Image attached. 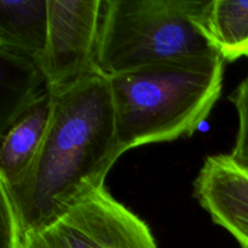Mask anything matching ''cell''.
Returning a JSON list of instances; mask_svg holds the SVG:
<instances>
[{"mask_svg":"<svg viewBox=\"0 0 248 248\" xmlns=\"http://www.w3.org/2000/svg\"><path fill=\"white\" fill-rule=\"evenodd\" d=\"M0 136H4L23 114L51 92L35 58L0 50Z\"/></svg>","mask_w":248,"mask_h":248,"instance_id":"obj_7","label":"cell"},{"mask_svg":"<svg viewBox=\"0 0 248 248\" xmlns=\"http://www.w3.org/2000/svg\"><path fill=\"white\" fill-rule=\"evenodd\" d=\"M52 98L50 126L34 161L16 183L0 184L2 248H18L106 188L109 171L124 154L108 78L96 72Z\"/></svg>","mask_w":248,"mask_h":248,"instance_id":"obj_1","label":"cell"},{"mask_svg":"<svg viewBox=\"0 0 248 248\" xmlns=\"http://www.w3.org/2000/svg\"><path fill=\"white\" fill-rule=\"evenodd\" d=\"M53 98L48 94L1 136L0 184L16 183L35 159L50 126Z\"/></svg>","mask_w":248,"mask_h":248,"instance_id":"obj_8","label":"cell"},{"mask_svg":"<svg viewBox=\"0 0 248 248\" xmlns=\"http://www.w3.org/2000/svg\"><path fill=\"white\" fill-rule=\"evenodd\" d=\"M194 196L211 219L248 248V173L229 155H211L195 182Z\"/></svg>","mask_w":248,"mask_h":248,"instance_id":"obj_6","label":"cell"},{"mask_svg":"<svg viewBox=\"0 0 248 248\" xmlns=\"http://www.w3.org/2000/svg\"><path fill=\"white\" fill-rule=\"evenodd\" d=\"M247 58H248V57H247ZM246 80H247V81H248V77H247V79H246Z\"/></svg>","mask_w":248,"mask_h":248,"instance_id":"obj_12","label":"cell"},{"mask_svg":"<svg viewBox=\"0 0 248 248\" xmlns=\"http://www.w3.org/2000/svg\"><path fill=\"white\" fill-rule=\"evenodd\" d=\"M224 63L186 58L108 77L121 150L190 137L219 98Z\"/></svg>","mask_w":248,"mask_h":248,"instance_id":"obj_2","label":"cell"},{"mask_svg":"<svg viewBox=\"0 0 248 248\" xmlns=\"http://www.w3.org/2000/svg\"><path fill=\"white\" fill-rule=\"evenodd\" d=\"M239 116V128L236 133L235 147L229 155L232 161L248 173V81L245 80L230 94Z\"/></svg>","mask_w":248,"mask_h":248,"instance_id":"obj_11","label":"cell"},{"mask_svg":"<svg viewBox=\"0 0 248 248\" xmlns=\"http://www.w3.org/2000/svg\"><path fill=\"white\" fill-rule=\"evenodd\" d=\"M102 6V0H47V40L39 64L51 94L98 72Z\"/></svg>","mask_w":248,"mask_h":248,"instance_id":"obj_5","label":"cell"},{"mask_svg":"<svg viewBox=\"0 0 248 248\" xmlns=\"http://www.w3.org/2000/svg\"><path fill=\"white\" fill-rule=\"evenodd\" d=\"M18 248H157L149 225L106 188L45 229L29 235Z\"/></svg>","mask_w":248,"mask_h":248,"instance_id":"obj_4","label":"cell"},{"mask_svg":"<svg viewBox=\"0 0 248 248\" xmlns=\"http://www.w3.org/2000/svg\"><path fill=\"white\" fill-rule=\"evenodd\" d=\"M201 28L225 62L248 57V1H206L200 18Z\"/></svg>","mask_w":248,"mask_h":248,"instance_id":"obj_10","label":"cell"},{"mask_svg":"<svg viewBox=\"0 0 248 248\" xmlns=\"http://www.w3.org/2000/svg\"><path fill=\"white\" fill-rule=\"evenodd\" d=\"M47 29V0H0V50L39 61Z\"/></svg>","mask_w":248,"mask_h":248,"instance_id":"obj_9","label":"cell"},{"mask_svg":"<svg viewBox=\"0 0 248 248\" xmlns=\"http://www.w3.org/2000/svg\"><path fill=\"white\" fill-rule=\"evenodd\" d=\"M206 1H103L96 68L104 77L186 58L217 57L200 24Z\"/></svg>","mask_w":248,"mask_h":248,"instance_id":"obj_3","label":"cell"}]
</instances>
